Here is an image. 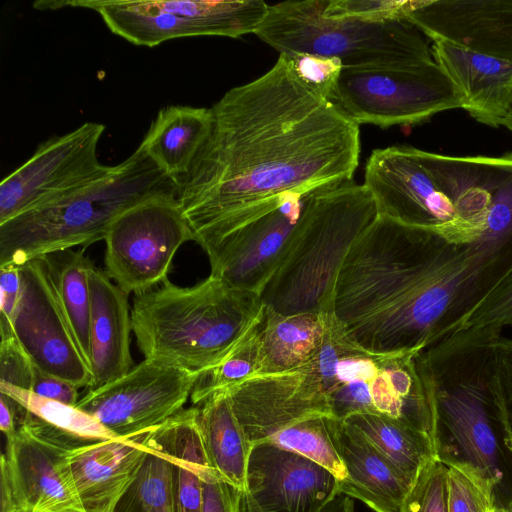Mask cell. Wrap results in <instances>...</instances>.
<instances>
[{
    "label": "cell",
    "instance_id": "83f0119b",
    "mask_svg": "<svg viewBox=\"0 0 512 512\" xmlns=\"http://www.w3.org/2000/svg\"><path fill=\"white\" fill-rule=\"evenodd\" d=\"M198 424L211 467L244 491L252 443L231 405L228 390L209 396L198 407Z\"/></svg>",
    "mask_w": 512,
    "mask_h": 512
},
{
    "label": "cell",
    "instance_id": "6da1fadb",
    "mask_svg": "<svg viewBox=\"0 0 512 512\" xmlns=\"http://www.w3.org/2000/svg\"><path fill=\"white\" fill-rule=\"evenodd\" d=\"M211 109V133L177 183L181 210L204 251L291 195L352 181L359 125L303 84L287 55Z\"/></svg>",
    "mask_w": 512,
    "mask_h": 512
},
{
    "label": "cell",
    "instance_id": "603a6c76",
    "mask_svg": "<svg viewBox=\"0 0 512 512\" xmlns=\"http://www.w3.org/2000/svg\"><path fill=\"white\" fill-rule=\"evenodd\" d=\"M334 441L346 470L340 493L375 512H399L413 481L352 425L339 420Z\"/></svg>",
    "mask_w": 512,
    "mask_h": 512
},
{
    "label": "cell",
    "instance_id": "b9f144b4",
    "mask_svg": "<svg viewBox=\"0 0 512 512\" xmlns=\"http://www.w3.org/2000/svg\"><path fill=\"white\" fill-rule=\"evenodd\" d=\"M20 292L19 266H0V334L13 333L12 320Z\"/></svg>",
    "mask_w": 512,
    "mask_h": 512
},
{
    "label": "cell",
    "instance_id": "7c38bea8",
    "mask_svg": "<svg viewBox=\"0 0 512 512\" xmlns=\"http://www.w3.org/2000/svg\"><path fill=\"white\" fill-rule=\"evenodd\" d=\"M200 374L144 359L118 379L88 388L75 406L118 437L132 436L180 412Z\"/></svg>",
    "mask_w": 512,
    "mask_h": 512
},
{
    "label": "cell",
    "instance_id": "3957f363",
    "mask_svg": "<svg viewBox=\"0 0 512 512\" xmlns=\"http://www.w3.org/2000/svg\"><path fill=\"white\" fill-rule=\"evenodd\" d=\"M264 308L259 295L211 274L190 287L167 280L134 296L132 330L145 359L202 373L233 352Z\"/></svg>",
    "mask_w": 512,
    "mask_h": 512
},
{
    "label": "cell",
    "instance_id": "d6986e66",
    "mask_svg": "<svg viewBox=\"0 0 512 512\" xmlns=\"http://www.w3.org/2000/svg\"><path fill=\"white\" fill-rule=\"evenodd\" d=\"M69 450L24 425L6 437L3 456L21 512H85L66 461Z\"/></svg>",
    "mask_w": 512,
    "mask_h": 512
},
{
    "label": "cell",
    "instance_id": "d6a6232c",
    "mask_svg": "<svg viewBox=\"0 0 512 512\" xmlns=\"http://www.w3.org/2000/svg\"><path fill=\"white\" fill-rule=\"evenodd\" d=\"M507 327H512V273L469 311L447 336L472 342H492Z\"/></svg>",
    "mask_w": 512,
    "mask_h": 512
},
{
    "label": "cell",
    "instance_id": "bcb514c9",
    "mask_svg": "<svg viewBox=\"0 0 512 512\" xmlns=\"http://www.w3.org/2000/svg\"><path fill=\"white\" fill-rule=\"evenodd\" d=\"M321 512H355L354 502L351 497L339 495Z\"/></svg>",
    "mask_w": 512,
    "mask_h": 512
},
{
    "label": "cell",
    "instance_id": "f35d334b",
    "mask_svg": "<svg viewBox=\"0 0 512 512\" xmlns=\"http://www.w3.org/2000/svg\"><path fill=\"white\" fill-rule=\"evenodd\" d=\"M491 346L490 388L512 439V338L501 335Z\"/></svg>",
    "mask_w": 512,
    "mask_h": 512
},
{
    "label": "cell",
    "instance_id": "5b68a950",
    "mask_svg": "<svg viewBox=\"0 0 512 512\" xmlns=\"http://www.w3.org/2000/svg\"><path fill=\"white\" fill-rule=\"evenodd\" d=\"M377 217L364 184L350 181L309 194L288 251L260 295L264 305L281 315L331 312L340 268Z\"/></svg>",
    "mask_w": 512,
    "mask_h": 512
},
{
    "label": "cell",
    "instance_id": "f546056e",
    "mask_svg": "<svg viewBox=\"0 0 512 512\" xmlns=\"http://www.w3.org/2000/svg\"><path fill=\"white\" fill-rule=\"evenodd\" d=\"M83 250L69 249L41 257L48 265L62 309L79 350L90 367L89 275L94 265Z\"/></svg>",
    "mask_w": 512,
    "mask_h": 512
},
{
    "label": "cell",
    "instance_id": "cb8c5ba5",
    "mask_svg": "<svg viewBox=\"0 0 512 512\" xmlns=\"http://www.w3.org/2000/svg\"><path fill=\"white\" fill-rule=\"evenodd\" d=\"M212 126L211 108L169 105L158 111L139 146L178 183L190 171Z\"/></svg>",
    "mask_w": 512,
    "mask_h": 512
},
{
    "label": "cell",
    "instance_id": "ac0fdd59",
    "mask_svg": "<svg viewBox=\"0 0 512 512\" xmlns=\"http://www.w3.org/2000/svg\"><path fill=\"white\" fill-rule=\"evenodd\" d=\"M407 19L431 41L512 63V0H412Z\"/></svg>",
    "mask_w": 512,
    "mask_h": 512
},
{
    "label": "cell",
    "instance_id": "4316f807",
    "mask_svg": "<svg viewBox=\"0 0 512 512\" xmlns=\"http://www.w3.org/2000/svg\"><path fill=\"white\" fill-rule=\"evenodd\" d=\"M324 329L323 314L281 315L265 306L258 326L256 375L287 372L308 363L320 347Z\"/></svg>",
    "mask_w": 512,
    "mask_h": 512
},
{
    "label": "cell",
    "instance_id": "7bdbcfd3",
    "mask_svg": "<svg viewBox=\"0 0 512 512\" xmlns=\"http://www.w3.org/2000/svg\"><path fill=\"white\" fill-rule=\"evenodd\" d=\"M78 388L68 381L47 374L37 368L31 392L43 398L75 406L80 398Z\"/></svg>",
    "mask_w": 512,
    "mask_h": 512
},
{
    "label": "cell",
    "instance_id": "2e32d148",
    "mask_svg": "<svg viewBox=\"0 0 512 512\" xmlns=\"http://www.w3.org/2000/svg\"><path fill=\"white\" fill-rule=\"evenodd\" d=\"M307 196H289L206 250L210 274L260 296L288 251Z\"/></svg>",
    "mask_w": 512,
    "mask_h": 512
},
{
    "label": "cell",
    "instance_id": "44dd1931",
    "mask_svg": "<svg viewBox=\"0 0 512 512\" xmlns=\"http://www.w3.org/2000/svg\"><path fill=\"white\" fill-rule=\"evenodd\" d=\"M432 51L461 92L463 109L482 124L504 125L512 109V63L444 41H432Z\"/></svg>",
    "mask_w": 512,
    "mask_h": 512
},
{
    "label": "cell",
    "instance_id": "f6af8a7d",
    "mask_svg": "<svg viewBox=\"0 0 512 512\" xmlns=\"http://www.w3.org/2000/svg\"><path fill=\"white\" fill-rule=\"evenodd\" d=\"M0 429L5 437L12 435L17 429L15 403L3 393H0Z\"/></svg>",
    "mask_w": 512,
    "mask_h": 512
},
{
    "label": "cell",
    "instance_id": "ffe728a7",
    "mask_svg": "<svg viewBox=\"0 0 512 512\" xmlns=\"http://www.w3.org/2000/svg\"><path fill=\"white\" fill-rule=\"evenodd\" d=\"M152 430L68 451L66 461L85 512H113L152 449Z\"/></svg>",
    "mask_w": 512,
    "mask_h": 512
},
{
    "label": "cell",
    "instance_id": "7402d4cb",
    "mask_svg": "<svg viewBox=\"0 0 512 512\" xmlns=\"http://www.w3.org/2000/svg\"><path fill=\"white\" fill-rule=\"evenodd\" d=\"M91 293L90 367L96 388L118 379L133 367L132 320L127 294L95 266L89 275Z\"/></svg>",
    "mask_w": 512,
    "mask_h": 512
},
{
    "label": "cell",
    "instance_id": "d4e9b609",
    "mask_svg": "<svg viewBox=\"0 0 512 512\" xmlns=\"http://www.w3.org/2000/svg\"><path fill=\"white\" fill-rule=\"evenodd\" d=\"M0 393L16 405L17 427L24 425L68 449L120 438L85 411L0 383Z\"/></svg>",
    "mask_w": 512,
    "mask_h": 512
},
{
    "label": "cell",
    "instance_id": "d590c367",
    "mask_svg": "<svg viewBox=\"0 0 512 512\" xmlns=\"http://www.w3.org/2000/svg\"><path fill=\"white\" fill-rule=\"evenodd\" d=\"M399 512H449L448 467L437 459L418 473Z\"/></svg>",
    "mask_w": 512,
    "mask_h": 512
},
{
    "label": "cell",
    "instance_id": "8fae6325",
    "mask_svg": "<svg viewBox=\"0 0 512 512\" xmlns=\"http://www.w3.org/2000/svg\"><path fill=\"white\" fill-rule=\"evenodd\" d=\"M105 125L85 122L40 143L0 184V224L109 174L97 149Z\"/></svg>",
    "mask_w": 512,
    "mask_h": 512
},
{
    "label": "cell",
    "instance_id": "7dc6e473",
    "mask_svg": "<svg viewBox=\"0 0 512 512\" xmlns=\"http://www.w3.org/2000/svg\"><path fill=\"white\" fill-rule=\"evenodd\" d=\"M503 126H505L508 130L512 132V109L509 115L507 116Z\"/></svg>",
    "mask_w": 512,
    "mask_h": 512
},
{
    "label": "cell",
    "instance_id": "c3c4849f",
    "mask_svg": "<svg viewBox=\"0 0 512 512\" xmlns=\"http://www.w3.org/2000/svg\"><path fill=\"white\" fill-rule=\"evenodd\" d=\"M489 512H508L506 509L502 508V507H494L491 511Z\"/></svg>",
    "mask_w": 512,
    "mask_h": 512
},
{
    "label": "cell",
    "instance_id": "ee69618b",
    "mask_svg": "<svg viewBox=\"0 0 512 512\" xmlns=\"http://www.w3.org/2000/svg\"><path fill=\"white\" fill-rule=\"evenodd\" d=\"M0 470L1 512H21L12 476L3 454L1 455Z\"/></svg>",
    "mask_w": 512,
    "mask_h": 512
},
{
    "label": "cell",
    "instance_id": "ba28073f",
    "mask_svg": "<svg viewBox=\"0 0 512 512\" xmlns=\"http://www.w3.org/2000/svg\"><path fill=\"white\" fill-rule=\"evenodd\" d=\"M330 101L359 126L381 128L419 124L464 107L461 92L435 60L345 67Z\"/></svg>",
    "mask_w": 512,
    "mask_h": 512
},
{
    "label": "cell",
    "instance_id": "74e56055",
    "mask_svg": "<svg viewBox=\"0 0 512 512\" xmlns=\"http://www.w3.org/2000/svg\"><path fill=\"white\" fill-rule=\"evenodd\" d=\"M287 56L299 80L330 100L344 68L342 62L337 58L304 53Z\"/></svg>",
    "mask_w": 512,
    "mask_h": 512
},
{
    "label": "cell",
    "instance_id": "9c48e42d",
    "mask_svg": "<svg viewBox=\"0 0 512 512\" xmlns=\"http://www.w3.org/2000/svg\"><path fill=\"white\" fill-rule=\"evenodd\" d=\"M61 4L97 12L113 34L146 47L182 37L255 34L269 8L262 0H72Z\"/></svg>",
    "mask_w": 512,
    "mask_h": 512
},
{
    "label": "cell",
    "instance_id": "8d00e7d4",
    "mask_svg": "<svg viewBox=\"0 0 512 512\" xmlns=\"http://www.w3.org/2000/svg\"><path fill=\"white\" fill-rule=\"evenodd\" d=\"M412 0H327L323 11L329 19H355L384 23L407 19Z\"/></svg>",
    "mask_w": 512,
    "mask_h": 512
},
{
    "label": "cell",
    "instance_id": "4fadbf2b",
    "mask_svg": "<svg viewBox=\"0 0 512 512\" xmlns=\"http://www.w3.org/2000/svg\"><path fill=\"white\" fill-rule=\"evenodd\" d=\"M21 292L13 316L14 335L39 370L77 387L93 385L43 257L19 266Z\"/></svg>",
    "mask_w": 512,
    "mask_h": 512
},
{
    "label": "cell",
    "instance_id": "60d3db41",
    "mask_svg": "<svg viewBox=\"0 0 512 512\" xmlns=\"http://www.w3.org/2000/svg\"><path fill=\"white\" fill-rule=\"evenodd\" d=\"M202 512H246L244 491L224 481L216 471L201 476Z\"/></svg>",
    "mask_w": 512,
    "mask_h": 512
},
{
    "label": "cell",
    "instance_id": "484cf974",
    "mask_svg": "<svg viewBox=\"0 0 512 512\" xmlns=\"http://www.w3.org/2000/svg\"><path fill=\"white\" fill-rule=\"evenodd\" d=\"M198 407L182 409L154 434L173 461V490L176 512H202L201 476L215 471L208 460L199 424ZM219 475V474H218Z\"/></svg>",
    "mask_w": 512,
    "mask_h": 512
},
{
    "label": "cell",
    "instance_id": "277c9868",
    "mask_svg": "<svg viewBox=\"0 0 512 512\" xmlns=\"http://www.w3.org/2000/svg\"><path fill=\"white\" fill-rule=\"evenodd\" d=\"M178 185L138 146L106 176L0 224V266L104 240L125 211Z\"/></svg>",
    "mask_w": 512,
    "mask_h": 512
},
{
    "label": "cell",
    "instance_id": "7a4b0ae2",
    "mask_svg": "<svg viewBox=\"0 0 512 512\" xmlns=\"http://www.w3.org/2000/svg\"><path fill=\"white\" fill-rule=\"evenodd\" d=\"M416 361L432 392L437 459L486 476L496 505L512 512V439L490 388L491 342L448 336Z\"/></svg>",
    "mask_w": 512,
    "mask_h": 512
},
{
    "label": "cell",
    "instance_id": "5bb4252c",
    "mask_svg": "<svg viewBox=\"0 0 512 512\" xmlns=\"http://www.w3.org/2000/svg\"><path fill=\"white\" fill-rule=\"evenodd\" d=\"M363 184L378 215L440 233L460 224L453 203L419 159L417 148L401 145L373 150Z\"/></svg>",
    "mask_w": 512,
    "mask_h": 512
},
{
    "label": "cell",
    "instance_id": "4dcf8cb0",
    "mask_svg": "<svg viewBox=\"0 0 512 512\" xmlns=\"http://www.w3.org/2000/svg\"><path fill=\"white\" fill-rule=\"evenodd\" d=\"M151 443L152 449L113 512H176L173 461L155 436L154 428Z\"/></svg>",
    "mask_w": 512,
    "mask_h": 512
},
{
    "label": "cell",
    "instance_id": "8992f818",
    "mask_svg": "<svg viewBox=\"0 0 512 512\" xmlns=\"http://www.w3.org/2000/svg\"><path fill=\"white\" fill-rule=\"evenodd\" d=\"M323 315L322 342L307 364L327 395L332 415L341 421L360 413L388 415L434 441L432 392L416 361L421 351L370 352L345 335L332 312Z\"/></svg>",
    "mask_w": 512,
    "mask_h": 512
},
{
    "label": "cell",
    "instance_id": "52a82bcc",
    "mask_svg": "<svg viewBox=\"0 0 512 512\" xmlns=\"http://www.w3.org/2000/svg\"><path fill=\"white\" fill-rule=\"evenodd\" d=\"M326 1L269 5L255 34L279 54L337 58L344 68L435 60L432 41L408 19L384 23L329 19L323 14Z\"/></svg>",
    "mask_w": 512,
    "mask_h": 512
},
{
    "label": "cell",
    "instance_id": "f1b7e54d",
    "mask_svg": "<svg viewBox=\"0 0 512 512\" xmlns=\"http://www.w3.org/2000/svg\"><path fill=\"white\" fill-rule=\"evenodd\" d=\"M342 421L358 429L413 482L428 462L437 459L432 437L402 419L380 413H360Z\"/></svg>",
    "mask_w": 512,
    "mask_h": 512
},
{
    "label": "cell",
    "instance_id": "e575fe53",
    "mask_svg": "<svg viewBox=\"0 0 512 512\" xmlns=\"http://www.w3.org/2000/svg\"><path fill=\"white\" fill-rule=\"evenodd\" d=\"M447 467L449 512H489L497 506L494 484L486 476L464 465Z\"/></svg>",
    "mask_w": 512,
    "mask_h": 512
},
{
    "label": "cell",
    "instance_id": "30bf717a",
    "mask_svg": "<svg viewBox=\"0 0 512 512\" xmlns=\"http://www.w3.org/2000/svg\"><path fill=\"white\" fill-rule=\"evenodd\" d=\"M193 232L177 195L143 201L122 213L106 236V274L127 295L168 280L173 258Z\"/></svg>",
    "mask_w": 512,
    "mask_h": 512
},
{
    "label": "cell",
    "instance_id": "1f68e13d",
    "mask_svg": "<svg viewBox=\"0 0 512 512\" xmlns=\"http://www.w3.org/2000/svg\"><path fill=\"white\" fill-rule=\"evenodd\" d=\"M338 421L331 414L310 415L281 428L261 442L300 454L342 481L346 478V470L334 441Z\"/></svg>",
    "mask_w": 512,
    "mask_h": 512
},
{
    "label": "cell",
    "instance_id": "e0dca14e",
    "mask_svg": "<svg viewBox=\"0 0 512 512\" xmlns=\"http://www.w3.org/2000/svg\"><path fill=\"white\" fill-rule=\"evenodd\" d=\"M227 390L252 445L304 417L332 415L327 395L307 363L287 372L253 376Z\"/></svg>",
    "mask_w": 512,
    "mask_h": 512
},
{
    "label": "cell",
    "instance_id": "ab89813d",
    "mask_svg": "<svg viewBox=\"0 0 512 512\" xmlns=\"http://www.w3.org/2000/svg\"><path fill=\"white\" fill-rule=\"evenodd\" d=\"M0 336V383L31 391L36 366L14 332Z\"/></svg>",
    "mask_w": 512,
    "mask_h": 512
},
{
    "label": "cell",
    "instance_id": "836d02e7",
    "mask_svg": "<svg viewBox=\"0 0 512 512\" xmlns=\"http://www.w3.org/2000/svg\"><path fill=\"white\" fill-rule=\"evenodd\" d=\"M259 322L225 360L200 374L190 396L193 404L200 405L213 393L230 389L257 374Z\"/></svg>",
    "mask_w": 512,
    "mask_h": 512
},
{
    "label": "cell",
    "instance_id": "9a60e30c",
    "mask_svg": "<svg viewBox=\"0 0 512 512\" xmlns=\"http://www.w3.org/2000/svg\"><path fill=\"white\" fill-rule=\"evenodd\" d=\"M246 512H321L340 493L326 468L269 442L252 445L244 489Z\"/></svg>",
    "mask_w": 512,
    "mask_h": 512
}]
</instances>
